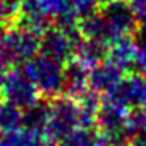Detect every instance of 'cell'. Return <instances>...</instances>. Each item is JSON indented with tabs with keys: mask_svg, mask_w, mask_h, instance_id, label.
<instances>
[{
	"mask_svg": "<svg viewBox=\"0 0 146 146\" xmlns=\"http://www.w3.org/2000/svg\"><path fill=\"white\" fill-rule=\"evenodd\" d=\"M22 69L36 86L39 96L58 98L64 91V64L38 54L24 63Z\"/></svg>",
	"mask_w": 146,
	"mask_h": 146,
	"instance_id": "cell-1",
	"label": "cell"
},
{
	"mask_svg": "<svg viewBox=\"0 0 146 146\" xmlns=\"http://www.w3.org/2000/svg\"><path fill=\"white\" fill-rule=\"evenodd\" d=\"M41 35L38 30L14 21L10 29L3 30V46L10 64H24L39 54Z\"/></svg>",
	"mask_w": 146,
	"mask_h": 146,
	"instance_id": "cell-2",
	"label": "cell"
},
{
	"mask_svg": "<svg viewBox=\"0 0 146 146\" xmlns=\"http://www.w3.org/2000/svg\"><path fill=\"white\" fill-rule=\"evenodd\" d=\"M101 102L126 111L146 110V77L141 74L124 76L110 91L101 96Z\"/></svg>",
	"mask_w": 146,
	"mask_h": 146,
	"instance_id": "cell-3",
	"label": "cell"
},
{
	"mask_svg": "<svg viewBox=\"0 0 146 146\" xmlns=\"http://www.w3.org/2000/svg\"><path fill=\"white\" fill-rule=\"evenodd\" d=\"M2 99L16 105L21 110H27L39 102V93L24 69H10L0 83Z\"/></svg>",
	"mask_w": 146,
	"mask_h": 146,
	"instance_id": "cell-4",
	"label": "cell"
},
{
	"mask_svg": "<svg viewBox=\"0 0 146 146\" xmlns=\"http://www.w3.org/2000/svg\"><path fill=\"white\" fill-rule=\"evenodd\" d=\"M44 137L24 129H16L10 132H0V146H39Z\"/></svg>",
	"mask_w": 146,
	"mask_h": 146,
	"instance_id": "cell-5",
	"label": "cell"
},
{
	"mask_svg": "<svg viewBox=\"0 0 146 146\" xmlns=\"http://www.w3.org/2000/svg\"><path fill=\"white\" fill-rule=\"evenodd\" d=\"M22 115L24 110L3 101L0 105V132H10V130L21 129L22 127Z\"/></svg>",
	"mask_w": 146,
	"mask_h": 146,
	"instance_id": "cell-6",
	"label": "cell"
},
{
	"mask_svg": "<svg viewBox=\"0 0 146 146\" xmlns=\"http://www.w3.org/2000/svg\"><path fill=\"white\" fill-rule=\"evenodd\" d=\"M133 68L138 74L146 77V41L135 39V55H133Z\"/></svg>",
	"mask_w": 146,
	"mask_h": 146,
	"instance_id": "cell-7",
	"label": "cell"
},
{
	"mask_svg": "<svg viewBox=\"0 0 146 146\" xmlns=\"http://www.w3.org/2000/svg\"><path fill=\"white\" fill-rule=\"evenodd\" d=\"M137 39L146 41V8L137 13Z\"/></svg>",
	"mask_w": 146,
	"mask_h": 146,
	"instance_id": "cell-8",
	"label": "cell"
},
{
	"mask_svg": "<svg viewBox=\"0 0 146 146\" xmlns=\"http://www.w3.org/2000/svg\"><path fill=\"white\" fill-rule=\"evenodd\" d=\"M8 58H7V54H5V46H3V32L0 30V83L3 80L5 74L8 72Z\"/></svg>",
	"mask_w": 146,
	"mask_h": 146,
	"instance_id": "cell-9",
	"label": "cell"
}]
</instances>
